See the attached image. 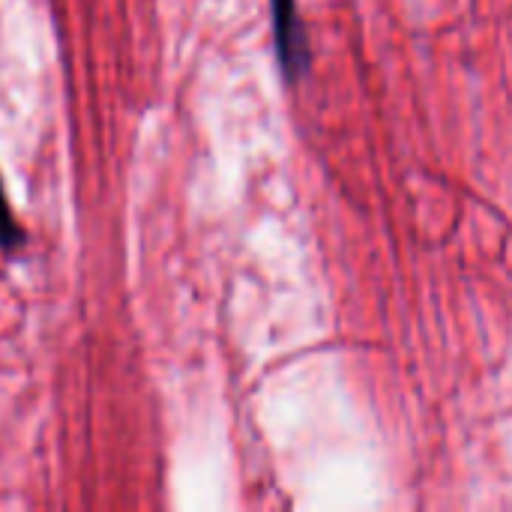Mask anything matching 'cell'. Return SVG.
<instances>
[{
	"instance_id": "obj_1",
	"label": "cell",
	"mask_w": 512,
	"mask_h": 512,
	"mask_svg": "<svg viewBox=\"0 0 512 512\" xmlns=\"http://www.w3.org/2000/svg\"><path fill=\"white\" fill-rule=\"evenodd\" d=\"M273 3V39L282 72L300 78L309 69V39L297 12V0H270Z\"/></svg>"
},
{
	"instance_id": "obj_2",
	"label": "cell",
	"mask_w": 512,
	"mask_h": 512,
	"mask_svg": "<svg viewBox=\"0 0 512 512\" xmlns=\"http://www.w3.org/2000/svg\"><path fill=\"white\" fill-rule=\"evenodd\" d=\"M18 246H24V228L18 225L0 180V252H15Z\"/></svg>"
}]
</instances>
